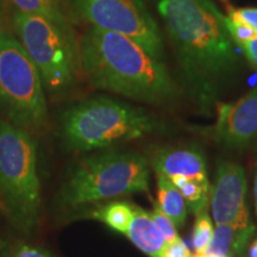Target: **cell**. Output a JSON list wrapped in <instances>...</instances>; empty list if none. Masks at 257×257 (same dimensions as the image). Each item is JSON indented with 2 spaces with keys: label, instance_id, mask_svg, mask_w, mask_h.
<instances>
[{
  "label": "cell",
  "instance_id": "3",
  "mask_svg": "<svg viewBox=\"0 0 257 257\" xmlns=\"http://www.w3.org/2000/svg\"><path fill=\"white\" fill-rule=\"evenodd\" d=\"M161 123L144 108L107 96L82 101L64 112L62 137L70 149L91 152L160 130Z\"/></svg>",
  "mask_w": 257,
  "mask_h": 257
},
{
  "label": "cell",
  "instance_id": "7",
  "mask_svg": "<svg viewBox=\"0 0 257 257\" xmlns=\"http://www.w3.org/2000/svg\"><path fill=\"white\" fill-rule=\"evenodd\" d=\"M0 98L12 124L41 130L47 123L44 86L37 67L14 35L0 30Z\"/></svg>",
  "mask_w": 257,
  "mask_h": 257
},
{
  "label": "cell",
  "instance_id": "10",
  "mask_svg": "<svg viewBox=\"0 0 257 257\" xmlns=\"http://www.w3.org/2000/svg\"><path fill=\"white\" fill-rule=\"evenodd\" d=\"M217 119L211 126L199 127L202 136L231 150H243L257 138V86L239 100L219 102Z\"/></svg>",
  "mask_w": 257,
  "mask_h": 257
},
{
  "label": "cell",
  "instance_id": "28",
  "mask_svg": "<svg viewBox=\"0 0 257 257\" xmlns=\"http://www.w3.org/2000/svg\"><path fill=\"white\" fill-rule=\"evenodd\" d=\"M193 257H206L205 255H193Z\"/></svg>",
  "mask_w": 257,
  "mask_h": 257
},
{
  "label": "cell",
  "instance_id": "26",
  "mask_svg": "<svg viewBox=\"0 0 257 257\" xmlns=\"http://www.w3.org/2000/svg\"><path fill=\"white\" fill-rule=\"evenodd\" d=\"M0 257H5V246L2 240H0Z\"/></svg>",
  "mask_w": 257,
  "mask_h": 257
},
{
  "label": "cell",
  "instance_id": "24",
  "mask_svg": "<svg viewBox=\"0 0 257 257\" xmlns=\"http://www.w3.org/2000/svg\"><path fill=\"white\" fill-rule=\"evenodd\" d=\"M248 257H257V237L250 244L248 250Z\"/></svg>",
  "mask_w": 257,
  "mask_h": 257
},
{
  "label": "cell",
  "instance_id": "1",
  "mask_svg": "<svg viewBox=\"0 0 257 257\" xmlns=\"http://www.w3.org/2000/svg\"><path fill=\"white\" fill-rule=\"evenodd\" d=\"M182 82L199 110L211 114L224 82L239 69L236 44L212 0H156Z\"/></svg>",
  "mask_w": 257,
  "mask_h": 257
},
{
  "label": "cell",
  "instance_id": "16",
  "mask_svg": "<svg viewBox=\"0 0 257 257\" xmlns=\"http://www.w3.org/2000/svg\"><path fill=\"white\" fill-rule=\"evenodd\" d=\"M234 253L242 255L236 230L227 224L214 225L213 237L202 255L206 257H232Z\"/></svg>",
  "mask_w": 257,
  "mask_h": 257
},
{
  "label": "cell",
  "instance_id": "18",
  "mask_svg": "<svg viewBox=\"0 0 257 257\" xmlns=\"http://www.w3.org/2000/svg\"><path fill=\"white\" fill-rule=\"evenodd\" d=\"M214 232V223L210 217L207 208L199 211L195 214L194 226L192 233V245L194 255H202L210 245Z\"/></svg>",
  "mask_w": 257,
  "mask_h": 257
},
{
  "label": "cell",
  "instance_id": "23",
  "mask_svg": "<svg viewBox=\"0 0 257 257\" xmlns=\"http://www.w3.org/2000/svg\"><path fill=\"white\" fill-rule=\"evenodd\" d=\"M12 257H53L49 252L31 245H21L15 250Z\"/></svg>",
  "mask_w": 257,
  "mask_h": 257
},
{
  "label": "cell",
  "instance_id": "15",
  "mask_svg": "<svg viewBox=\"0 0 257 257\" xmlns=\"http://www.w3.org/2000/svg\"><path fill=\"white\" fill-rule=\"evenodd\" d=\"M169 180L184 195L189 212L197 214L199 211L207 208L210 204V181L186 178H172Z\"/></svg>",
  "mask_w": 257,
  "mask_h": 257
},
{
  "label": "cell",
  "instance_id": "6",
  "mask_svg": "<svg viewBox=\"0 0 257 257\" xmlns=\"http://www.w3.org/2000/svg\"><path fill=\"white\" fill-rule=\"evenodd\" d=\"M14 27L18 41L41 74L50 92H62L76 82L80 63L79 41L73 29L36 15L17 11Z\"/></svg>",
  "mask_w": 257,
  "mask_h": 257
},
{
  "label": "cell",
  "instance_id": "20",
  "mask_svg": "<svg viewBox=\"0 0 257 257\" xmlns=\"http://www.w3.org/2000/svg\"><path fill=\"white\" fill-rule=\"evenodd\" d=\"M227 17L257 34V8H230Z\"/></svg>",
  "mask_w": 257,
  "mask_h": 257
},
{
  "label": "cell",
  "instance_id": "19",
  "mask_svg": "<svg viewBox=\"0 0 257 257\" xmlns=\"http://www.w3.org/2000/svg\"><path fill=\"white\" fill-rule=\"evenodd\" d=\"M152 217L154 221H155V224L157 225V227H159L161 232H162L167 243H173L180 239L175 224L173 223V220L167 216L165 212L161 210L159 205H157V202L154 204Z\"/></svg>",
  "mask_w": 257,
  "mask_h": 257
},
{
  "label": "cell",
  "instance_id": "5",
  "mask_svg": "<svg viewBox=\"0 0 257 257\" xmlns=\"http://www.w3.org/2000/svg\"><path fill=\"white\" fill-rule=\"evenodd\" d=\"M0 195L16 227L25 233L36 229L42 205L36 144L8 121H0Z\"/></svg>",
  "mask_w": 257,
  "mask_h": 257
},
{
  "label": "cell",
  "instance_id": "27",
  "mask_svg": "<svg viewBox=\"0 0 257 257\" xmlns=\"http://www.w3.org/2000/svg\"><path fill=\"white\" fill-rule=\"evenodd\" d=\"M2 12H3V0H0V17H2Z\"/></svg>",
  "mask_w": 257,
  "mask_h": 257
},
{
  "label": "cell",
  "instance_id": "13",
  "mask_svg": "<svg viewBox=\"0 0 257 257\" xmlns=\"http://www.w3.org/2000/svg\"><path fill=\"white\" fill-rule=\"evenodd\" d=\"M17 11L23 14L36 15L48 18L64 28L73 29L76 23L73 8H69L66 0H10Z\"/></svg>",
  "mask_w": 257,
  "mask_h": 257
},
{
  "label": "cell",
  "instance_id": "14",
  "mask_svg": "<svg viewBox=\"0 0 257 257\" xmlns=\"http://www.w3.org/2000/svg\"><path fill=\"white\" fill-rule=\"evenodd\" d=\"M157 181V205L176 227H182L187 219V205L184 195L166 175L155 173Z\"/></svg>",
  "mask_w": 257,
  "mask_h": 257
},
{
  "label": "cell",
  "instance_id": "9",
  "mask_svg": "<svg viewBox=\"0 0 257 257\" xmlns=\"http://www.w3.org/2000/svg\"><path fill=\"white\" fill-rule=\"evenodd\" d=\"M246 176L244 168L231 161H220L210 189V206L214 225H231L244 252L255 233V225L246 206Z\"/></svg>",
  "mask_w": 257,
  "mask_h": 257
},
{
  "label": "cell",
  "instance_id": "21",
  "mask_svg": "<svg viewBox=\"0 0 257 257\" xmlns=\"http://www.w3.org/2000/svg\"><path fill=\"white\" fill-rule=\"evenodd\" d=\"M234 44L243 54L246 61L257 70V35L248 38V40L236 41Z\"/></svg>",
  "mask_w": 257,
  "mask_h": 257
},
{
  "label": "cell",
  "instance_id": "4",
  "mask_svg": "<svg viewBox=\"0 0 257 257\" xmlns=\"http://www.w3.org/2000/svg\"><path fill=\"white\" fill-rule=\"evenodd\" d=\"M150 165L134 152H106L83 157L69 172L61 200L72 207L149 192Z\"/></svg>",
  "mask_w": 257,
  "mask_h": 257
},
{
  "label": "cell",
  "instance_id": "22",
  "mask_svg": "<svg viewBox=\"0 0 257 257\" xmlns=\"http://www.w3.org/2000/svg\"><path fill=\"white\" fill-rule=\"evenodd\" d=\"M160 257H193L191 250L181 238L173 243H166Z\"/></svg>",
  "mask_w": 257,
  "mask_h": 257
},
{
  "label": "cell",
  "instance_id": "17",
  "mask_svg": "<svg viewBox=\"0 0 257 257\" xmlns=\"http://www.w3.org/2000/svg\"><path fill=\"white\" fill-rule=\"evenodd\" d=\"M93 217L105 223L112 230L125 234L134 217V205L123 201L111 202L93 212Z\"/></svg>",
  "mask_w": 257,
  "mask_h": 257
},
{
  "label": "cell",
  "instance_id": "8",
  "mask_svg": "<svg viewBox=\"0 0 257 257\" xmlns=\"http://www.w3.org/2000/svg\"><path fill=\"white\" fill-rule=\"evenodd\" d=\"M80 17L100 30L128 37L162 60V34L143 0H69Z\"/></svg>",
  "mask_w": 257,
  "mask_h": 257
},
{
  "label": "cell",
  "instance_id": "25",
  "mask_svg": "<svg viewBox=\"0 0 257 257\" xmlns=\"http://www.w3.org/2000/svg\"><path fill=\"white\" fill-rule=\"evenodd\" d=\"M253 195H255V205L257 211V148H256V165H255V179H253Z\"/></svg>",
  "mask_w": 257,
  "mask_h": 257
},
{
  "label": "cell",
  "instance_id": "12",
  "mask_svg": "<svg viewBox=\"0 0 257 257\" xmlns=\"http://www.w3.org/2000/svg\"><path fill=\"white\" fill-rule=\"evenodd\" d=\"M125 236L149 257H160L167 243L152 213L138 206H134V217Z\"/></svg>",
  "mask_w": 257,
  "mask_h": 257
},
{
  "label": "cell",
  "instance_id": "2",
  "mask_svg": "<svg viewBox=\"0 0 257 257\" xmlns=\"http://www.w3.org/2000/svg\"><path fill=\"white\" fill-rule=\"evenodd\" d=\"M79 51L93 87L154 105L170 104L178 96L162 60L128 37L91 27L79 40Z\"/></svg>",
  "mask_w": 257,
  "mask_h": 257
},
{
  "label": "cell",
  "instance_id": "11",
  "mask_svg": "<svg viewBox=\"0 0 257 257\" xmlns=\"http://www.w3.org/2000/svg\"><path fill=\"white\" fill-rule=\"evenodd\" d=\"M150 165L155 173L166 175L168 179L186 178L208 181L206 160L197 146L163 148L154 154Z\"/></svg>",
  "mask_w": 257,
  "mask_h": 257
}]
</instances>
